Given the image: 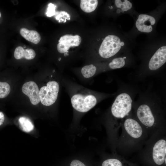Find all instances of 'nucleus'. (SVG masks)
Returning <instances> with one entry per match:
<instances>
[{"label": "nucleus", "instance_id": "f257e3e1", "mask_svg": "<svg viewBox=\"0 0 166 166\" xmlns=\"http://www.w3.org/2000/svg\"><path fill=\"white\" fill-rule=\"evenodd\" d=\"M63 81L72 105L76 111L81 113H86L97 104L99 97L95 91L66 77Z\"/></svg>", "mask_w": 166, "mask_h": 166}, {"label": "nucleus", "instance_id": "f03ea898", "mask_svg": "<svg viewBox=\"0 0 166 166\" xmlns=\"http://www.w3.org/2000/svg\"><path fill=\"white\" fill-rule=\"evenodd\" d=\"M132 100L129 94L122 93L118 95L113 103L111 112L117 118H123L128 115L132 106Z\"/></svg>", "mask_w": 166, "mask_h": 166}, {"label": "nucleus", "instance_id": "7ed1b4c3", "mask_svg": "<svg viewBox=\"0 0 166 166\" xmlns=\"http://www.w3.org/2000/svg\"><path fill=\"white\" fill-rule=\"evenodd\" d=\"M59 83L54 80L48 81L45 85L39 90L40 101L44 106H49L53 105L57 100L60 91Z\"/></svg>", "mask_w": 166, "mask_h": 166}, {"label": "nucleus", "instance_id": "20e7f679", "mask_svg": "<svg viewBox=\"0 0 166 166\" xmlns=\"http://www.w3.org/2000/svg\"><path fill=\"white\" fill-rule=\"evenodd\" d=\"M124 43L120 38L114 35L107 36L103 40L99 50L100 56L102 58H108L116 54Z\"/></svg>", "mask_w": 166, "mask_h": 166}, {"label": "nucleus", "instance_id": "39448f33", "mask_svg": "<svg viewBox=\"0 0 166 166\" xmlns=\"http://www.w3.org/2000/svg\"><path fill=\"white\" fill-rule=\"evenodd\" d=\"M81 41V38L78 35H65L61 37L59 40V43L57 45V50L61 53L69 52L68 50L70 47L78 46Z\"/></svg>", "mask_w": 166, "mask_h": 166}, {"label": "nucleus", "instance_id": "423d86ee", "mask_svg": "<svg viewBox=\"0 0 166 166\" xmlns=\"http://www.w3.org/2000/svg\"><path fill=\"white\" fill-rule=\"evenodd\" d=\"M166 141L161 139L155 144L152 149V156L155 163L158 165L166 164Z\"/></svg>", "mask_w": 166, "mask_h": 166}, {"label": "nucleus", "instance_id": "0eeeda50", "mask_svg": "<svg viewBox=\"0 0 166 166\" xmlns=\"http://www.w3.org/2000/svg\"><path fill=\"white\" fill-rule=\"evenodd\" d=\"M136 114L139 121L146 127H151L155 124V118L148 105L146 104L140 105L137 109Z\"/></svg>", "mask_w": 166, "mask_h": 166}, {"label": "nucleus", "instance_id": "6e6552de", "mask_svg": "<svg viewBox=\"0 0 166 166\" xmlns=\"http://www.w3.org/2000/svg\"><path fill=\"white\" fill-rule=\"evenodd\" d=\"M22 91L23 93L29 97L32 104L36 105L40 101L39 90L34 82L30 81L25 83L22 86Z\"/></svg>", "mask_w": 166, "mask_h": 166}, {"label": "nucleus", "instance_id": "1a4fd4ad", "mask_svg": "<svg viewBox=\"0 0 166 166\" xmlns=\"http://www.w3.org/2000/svg\"><path fill=\"white\" fill-rule=\"evenodd\" d=\"M166 61V46L159 48L150 60L148 64L149 69L157 70L161 67Z\"/></svg>", "mask_w": 166, "mask_h": 166}, {"label": "nucleus", "instance_id": "9d476101", "mask_svg": "<svg viewBox=\"0 0 166 166\" xmlns=\"http://www.w3.org/2000/svg\"><path fill=\"white\" fill-rule=\"evenodd\" d=\"M155 22L156 20L153 17L147 14H141L138 16L136 26L140 31L149 33L152 30V25L155 24Z\"/></svg>", "mask_w": 166, "mask_h": 166}, {"label": "nucleus", "instance_id": "9b49d317", "mask_svg": "<svg viewBox=\"0 0 166 166\" xmlns=\"http://www.w3.org/2000/svg\"><path fill=\"white\" fill-rule=\"evenodd\" d=\"M124 127L128 134L133 138H138L142 135L143 130L141 126L134 119H126L124 123Z\"/></svg>", "mask_w": 166, "mask_h": 166}, {"label": "nucleus", "instance_id": "f8f14e48", "mask_svg": "<svg viewBox=\"0 0 166 166\" xmlns=\"http://www.w3.org/2000/svg\"><path fill=\"white\" fill-rule=\"evenodd\" d=\"M35 56V52L33 49L27 48L24 49L21 46H18L16 48L14 53V57L17 59L24 58L27 60H31L34 59Z\"/></svg>", "mask_w": 166, "mask_h": 166}, {"label": "nucleus", "instance_id": "ddd939ff", "mask_svg": "<svg viewBox=\"0 0 166 166\" xmlns=\"http://www.w3.org/2000/svg\"><path fill=\"white\" fill-rule=\"evenodd\" d=\"M20 34L26 40L35 44H38L41 40L39 33L34 30H29L23 28L20 30Z\"/></svg>", "mask_w": 166, "mask_h": 166}, {"label": "nucleus", "instance_id": "4468645a", "mask_svg": "<svg viewBox=\"0 0 166 166\" xmlns=\"http://www.w3.org/2000/svg\"><path fill=\"white\" fill-rule=\"evenodd\" d=\"M18 123L21 129L26 133H30L34 129V126L30 119L25 117H21L18 119Z\"/></svg>", "mask_w": 166, "mask_h": 166}, {"label": "nucleus", "instance_id": "2eb2a0df", "mask_svg": "<svg viewBox=\"0 0 166 166\" xmlns=\"http://www.w3.org/2000/svg\"><path fill=\"white\" fill-rule=\"evenodd\" d=\"M98 4V2L97 0H81L80 8L85 12L90 13L96 9Z\"/></svg>", "mask_w": 166, "mask_h": 166}, {"label": "nucleus", "instance_id": "dca6fc26", "mask_svg": "<svg viewBox=\"0 0 166 166\" xmlns=\"http://www.w3.org/2000/svg\"><path fill=\"white\" fill-rule=\"evenodd\" d=\"M125 64L124 58L118 57L114 58L109 64V67L112 69L120 68L123 67Z\"/></svg>", "mask_w": 166, "mask_h": 166}, {"label": "nucleus", "instance_id": "f3484780", "mask_svg": "<svg viewBox=\"0 0 166 166\" xmlns=\"http://www.w3.org/2000/svg\"><path fill=\"white\" fill-rule=\"evenodd\" d=\"M10 91V87L9 85L6 82L0 81V98L6 97Z\"/></svg>", "mask_w": 166, "mask_h": 166}, {"label": "nucleus", "instance_id": "a211bd4d", "mask_svg": "<svg viewBox=\"0 0 166 166\" xmlns=\"http://www.w3.org/2000/svg\"><path fill=\"white\" fill-rule=\"evenodd\" d=\"M115 4L117 7L121 8L123 11H126L130 9L132 6V3L127 0H116Z\"/></svg>", "mask_w": 166, "mask_h": 166}, {"label": "nucleus", "instance_id": "6ab92c4d", "mask_svg": "<svg viewBox=\"0 0 166 166\" xmlns=\"http://www.w3.org/2000/svg\"><path fill=\"white\" fill-rule=\"evenodd\" d=\"M102 166H124L122 162L119 159L111 158L104 161Z\"/></svg>", "mask_w": 166, "mask_h": 166}, {"label": "nucleus", "instance_id": "aec40b11", "mask_svg": "<svg viewBox=\"0 0 166 166\" xmlns=\"http://www.w3.org/2000/svg\"><path fill=\"white\" fill-rule=\"evenodd\" d=\"M56 6L54 4L50 3L48 5L47 12L46 13L47 16L50 17L54 15L55 14V9Z\"/></svg>", "mask_w": 166, "mask_h": 166}, {"label": "nucleus", "instance_id": "412c9836", "mask_svg": "<svg viewBox=\"0 0 166 166\" xmlns=\"http://www.w3.org/2000/svg\"><path fill=\"white\" fill-rule=\"evenodd\" d=\"M70 166H86L80 161L74 160H73L70 164Z\"/></svg>", "mask_w": 166, "mask_h": 166}, {"label": "nucleus", "instance_id": "4be33fe9", "mask_svg": "<svg viewBox=\"0 0 166 166\" xmlns=\"http://www.w3.org/2000/svg\"><path fill=\"white\" fill-rule=\"evenodd\" d=\"M4 120V115L2 112L0 111V126L3 124Z\"/></svg>", "mask_w": 166, "mask_h": 166}, {"label": "nucleus", "instance_id": "5701e85b", "mask_svg": "<svg viewBox=\"0 0 166 166\" xmlns=\"http://www.w3.org/2000/svg\"><path fill=\"white\" fill-rule=\"evenodd\" d=\"M1 13L0 12V17H1Z\"/></svg>", "mask_w": 166, "mask_h": 166}, {"label": "nucleus", "instance_id": "b1692460", "mask_svg": "<svg viewBox=\"0 0 166 166\" xmlns=\"http://www.w3.org/2000/svg\"><path fill=\"white\" fill-rule=\"evenodd\" d=\"M26 47V46L25 45H24L23 46V48H25Z\"/></svg>", "mask_w": 166, "mask_h": 166}]
</instances>
